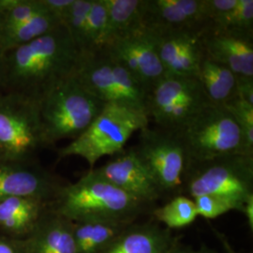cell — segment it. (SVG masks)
Listing matches in <instances>:
<instances>
[{"label": "cell", "instance_id": "cell-13", "mask_svg": "<svg viewBox=\"0 0 253 253\" xmlns=\"http://www.w3.org/2000/svg\"><path fill=\"white\" fill-rule=\"evenodd\" d=\"M166 75L196 77L204 55L201 32L145 27Z\"/></svg>", "mask_w": 253, "mask_h": 253}, {"label": "cell", "instance_id": "cell-16", "mask_svg": "<svg viewBox=\"0 0 253 253\" xmlns=\"http://www.w3.org/2000/svg\"><path fill=\"white\" fill-rule=\"evenodd\" d=\"M204 53L237 76L253 77V36L207 27L201 32Z\"/></svg>", "mask_w": 253, "mask_h": 253}, {"label": "cell", "instance_id": "cell-2", "mask_svg": "<svg viewBox=\"0 0 253 253\" xmlns=\"http://www.w3.org/2000/svg\"><path fill=\"white\" fill-rule=\"evenodd\" d=\"M145 206L90 170L77 182L67 183L51 209L73 222L90 219L131 222Z\"/></svg>", "mask_w": 253, "mask_h": 253}, {"label": "cell", "instance_id": "cell-34", "mask_svg": "<svg viewBox=\"0 0 253 253\" xmlns=\"http://www.w3.org/2000/svg\"><path fill=\"white\" fill-rule=\"evenodd\" d=\"M242 213H244L247 217L248 224L250 229L253 230V195H251L245 202Z\"/></svg>", "mask_w": 253, "mask_h": 253}, {"label": "cell", "instance_id": "cell-7", "mask_svg": "<svg viewBox=\"0 0 253 253\" xmlns=\"http://www.w3.org/2000/svg\"><path fill=\"white\" fill-rule=\"evenodd\" d=\"M74 75L86 90L105 104H118L148 115L147 92L103 50L80 54Z\"/></svg>", "mask_w": 253, "mask_h": 253}, {"label": "cell", "instance_id": "cell-14", "mask_svg": "<svg viewBox=\"0 0 253 253\" xmlns=\"http://www.w3.org/2000/svg\"><path fill=\"white\" fill-rule=\"evenodd\" d=\"M92 170L146 206L162 195L153 177L138 158L134 147L123 149L114 155L108 163Z\"/></svg>", "mask_w": 253, "mask_h": 253}, {"label": "cell", "instance_id": "cell-19", "mask_svg": "<svg viewBox=\"0 0 253 253\" xmlns=\"http://www.w3.org/2000/svg\"><path fill=\"white\" fill-rule=\"evenodd\" d=\"M172 249L168 231L154 224H131L101 253H169Z\"/></svg>", "mask_w": 253, "mask_h": 253}, {"label": "cell", "instance_id": "cell-33", "mask_svg": "<svg viewBox=\"0 0 253 253\" xmlns=\"http://www.w3.org/2000/svg\"><path fill=\"white\" fill-rule=\"evenodd\" d=\"M236 93L239 97L253 105V77L237 76Z\"/></svg>", "mask_w": 253, "mask_h": 253}, {"label": "cell", "instance_id": "cell-10", "mask_svg": "<svg viewBox=\"0 0 253 253\" xmlns=\"http://www.w3.org/2000/svg\"><path fill=\"white\" fill-rule=\"evenodd\" d=\"M134 150L162 194L183 191L188 160L176 132L146 126L140 130Z\"/></svg>", "mask_w": 253, "mask_h": 253}, {"label": "cell", "instance_id": "cell-32", "mask_svg": "<svg viewBox=\"0 0 253 253\" xmlns=\"http://www.w3.org/2000/svg\"><path fill=\"white\" fill-rule=\"evenodd\" d=\"M0 253H27V241L0 233Z\"/></svg>", "mask_w": 253, "mask_h": 253}, {"label": "cell", "instance_id": "cell-8", "mask_svg": "<svg viewBox=\"0 0 253 253\" xmlns=\"http://www.w3.org/2000/svg\"><path fill=\"white\" fill-rule=\"evenodd\" d=\"M43 148L39 101L0 92V162L37 161Z\"/></svg>", "mask_w": 253, "mask_h": 253}, {"label": "cell", "instance_id": "cell-26", "mask_svg": "<svg viewBox=\"0 0 253 253\" xmlns=\"http://www.w3.org/2000/svg\"><path fill=\"white\" fill-rule=\"evenodd\" d=\"M154 217L170 229H178L189 226L198 217L193 200L176 195L162 208L154 211Z\"/></svg>", "mask_w": 253, "mask_h": 253}, {"label": "cell", "instance_id": "cell-17", "mask_svg": "<svg viewBox=\"0 0 253 253\" xmlns=\"http://www.w3.org/2000/svg\"><path fill=\"white\" fill-rule=\"evenodd\" d=\"M51 203L32 196H14L0 201V233L27 239L50 209Z\"/></svg>", "mask_w": 253, "mask_h": 253}, {"label": "cell", "instance_id": "cell-29", "mask_svg": "<svg viewBox=\"0 0 253 253\" xmlns=\"http://www.w3.org/2000/svg\"><path fill=\"white\" fill-rule=\"evenodd\" d=\"M192 200L195 204L198 216L208 219L220 217L232 210L241 211L233 201L219 196L202 195Z\"/></svg>", "mask_w": 253, "mask_h": 253}, {"label": "cell", "instance_id": "cell-5", "mask_svg": "<svg viewBox=\"0 0 253 253\" xmlns=\"http://www.w3.org/2000/svg\"><path fill=\"white\" fill-rule=\"evenodd\" d=\"M148 122L145 112L108 103L81 135L58 149V158L80 157L92 170L102 157L122 151L131 135L148 126Z\"/></svg>", "mask_w": 253, "mask_h": 253}, {"label": "cell", "instance_id": "cell-1", "mask_svg": "<svg viewBox=\"0 0 253 253\" xmlns=\"http://www.w3.org/2000/svg\"><path fill=\"white\" fill-rule=\"evenodd\" d=\"M79 59L80 53L67 29L60 26L5 54L1 92L40 101L75 72Z\"/></svg>", "mask_w": 253, "mask_h": 253}, {"label": "cell", "instance_id": "cell-12", "mask_svg": "<svg viewBox=\"0 0 253 253\" xmlns=\"http://www.w3.org/2000/svg\"><path fill=\"white\" fill-rule=\"evenodd\" d=\"M66 184L38 160L0 162V201L14 196H32L52 204Z\"/></svg>", "mask_w": 253, "mask_h": 253}, {"label": "cell", "instance_id": "cell-18", "mask_svg": "<svg viewBox=\"0 0 253 253\" xmlns=\"http://www.w3.org/2000/svg\"><path fill=\"white\" fill-rule=\"evenodd\" d=\"M26 241L27 253H77L73 221L56 214L51 207Z\"/></svg>", "mask_w": 253, "mask_h": 253}, {"label": "cell", "instance_id": "cell-25", "mask_svg": "<svg viewBox=\"0 0 253 253\" xmlns=\"http://www.w3.org/2000/svg\"><path fill=\"white\" fill-rule=\"evenodd\" d=\"M107 8L104 0H93L86 20L82 54H93L104 49L107 42Z\"/></svg>", "mask_w": 253, "mask_h": 253}, {"label": "cell", "instance_id": "cell-31", "mask_svg": "<svg viewBox=\"0 0 253 253\" xmlns=\"http://www.w3.org/2000/svg\"><path fill=\"white\" fill-rule=\"evenodd\" d=\"M44 9L57 19L63 26L64 21L67 17L74 0H41Z\"/></svg>", "mask_w": 253, "mask_h": 253}, {"label": "cell", "instance_id": "cell-11", "mask_svg": "<svg viewBox=\"0 0 253 253\" xmlns=\"http://www.w3.org/2000/svg\"><path fill=\"white\" fill-rule=\"evenodd\" d=\"M103 51L121 64L147 94L166 76L153 41L145 27L109 42Z\"/></svg>", "mask_w": 253, "mask_h": 253}, {"label": "cell", "instance_id": "cell-6", "mask_svg": "<svg viewBox=\"0 0 253 253\" xmlns=\"http://www.w3.org/2000/svg\"><path fill=\"white\" fill-rule=\"evenodd\" d=\"M183 191L190 198L215 195L233 201L242 212L253 195V155H234L188 163Z\"/></svg>", "mask_w": 253, "mask_h": 253}, {"label": "cell", "instance_id": "cell-22", "mask_svg": "<svg viewBox=\"0 0 253 253\" xmlns=\"http://www.w3.org/2000/svg\"><path fill=\"white\" fill-rule=\"evenodd\" d=\"M104 2L108 18L106 45L143 27V0H104Z\"/></svg>", "mask_w": 253, "mask_h": 253}, {"label": "cell", "instance_id": "cell-30", "mask_svg": "<svg viewBox=\"0 0 253 253\" xmlns=\"http://www.w3.org/2000/svg\"><path fill=\"white\" fill-rule=\"evenodd\" d=\"M224 106L235 118L244 133L247 144L253 150V105L236 95Z\"/></svg>", "mask_w": 253, "mask_h": 253}, {"label": "cell", "instance_id": "cell-9", "mask_svg": "<svg viewBox=\"0 0 253 253\" xmlns=\"http://www.w3.org/2000/svg\"><path fill=\"white\" fill-rule=\"evenodd\" d=\"M210 101L196 77L166 75L149 92L148 116L159 127L178 132Z\"/></svg>", "mask_w": 253, "mask_h": 253}, {"label": "cell", "instance_id": "cell-4", "mask_svg": "<svg viewBox=\"0 0 253 253\" xmlns=\"http://www.w3.org/2000/svg\"><path fill=\"white\" fill-rule=\"evenodd\" d=\"M176 133L188 163L234 155H253L241 127L222 105L209 104Z\"/></svg>", "mask_w": 253, "mask_h": 253}, {"label": "cell", "instance_id": "cell-27", "mask_svg": "<svg viewBox=\"0 0 253 253\" xmlns=\"http://www.w3.org/2000/svg\"><path fill=\"white\" fill-rule=\"evenodd\" d=\"M44 11L41 0H0V29L18 25Z\"/></svg>", "mask_w": 253, "mask_h": 253}, {"label": "cell", "instance_id": "cell-15", "mask_svg": "<svg viewBox=\"0 0 253 253\" xmlns=\"http://www.w3.org/2000/svg\"><path fill=\"white\" fill-rule=\"evenodd\" d=\"M208 22L207 0H143V27L203 31Z\"/></svg>", "mask_w": 253, "mask_h": 253}, {"label": "cell", "instance_id": "cell-24", "mask_svg": "<svg viewBox=\"0 0 253 253\" xmlns=\"http://www.w3.org/2000/svg\"><path fill=\"white\" fill-rule=\"evenodd\" d=\"M208 27L220 31L253 36V0H239L238 5L234 9L210 19Z\"/></svg>", "mask_w": 253, "mask_h": 253}, {"label": "cell", "instance_id": "cell-20", "mask_svg": "<svg viewBox=\"0 0 253 253\" xmlns=\"http://www.w3.org/2000/svg\"><path fill=\"white\" fill-rule=\"evenodd\" d=\"M131 222L90 219L73 222L77 253H101L122 235Z\"/></svg>", "mask_w": 253, "mask_h": 253}, {"label": "cell", "instance_id": "cell-21", "mask_svg": "<svg viewBox=\"0 0 253 253\" xmlns=\"http://www.w3.org/2000/svg\"><path fill=\"white\" fill-rule=\"evenodd\" d=\"M196 78L211 104L224 106L237 95V75L204 53Z\"/></svg>", "mask_w": 253, "mask_h": 253}, {"label": "cell", "instance_id": "cell-28", "mask_svg": "<svg viewBox=\"0 0 253 253\" xmlns=\"http://www.w3.org/2000/svg\"><path fill=\"white\" fill-rule=\"evenodd\" d=\"M92 4L93 0H74L73 6L64 21L63 27L67 29L80 54L83 53L84 47L86 20Z\"/></svg>", "mask_w": 253, "mask_h": 253}, {"label": "cell", "instance_id": "cell-3", "mask_svg": "<svg viewBox=\"0 0 253 253\" xmlns=\"http://www.w3.org/2000/svg\"><path fill=\"white\" fill-rule=\"evenodd\" d=\"M105 105L82 85L74 73L56 84L39 101L45 148L64 139L79 137Z\"/></svg>", "mask_w": 253, "mask_h": 253}, {"label": "cell", "instance_id": "cell-36", "mask_svg": "<svg viewBox=\"0 0 253 253\" xmlns=\"http://www.w3.org/2000/svg\"><path fill=\"white\" fill-rule=\"evenodd\" d=\"M169 253H195V252H190V251H174V249H172V251Z\"/></svg>", "mask_w": 253, "mask_h": 253}, {"label": "cell", "instance_id": "cell-35", "mask_svg": "<svg viewBox=\"0 0 253 253\" xmlns=\"http://www.w3.org/2000/svg\"><path fill=\"white\" fill-rule=\"evenodd\" d=\"M5 52L0 48V92L2 91V83L4 76V64H5Z\"/></svg>", "mask_w": 253, "mask_h": 253}, {"label": "cell", "instance_id": "cell-23", "mask_svg": "<svg viewBox=\"0 0 253 253\" xmlns=\"http://www.w3.org/2000/svg\"><path fill=\"white\" fill-rule=\"evenodd\" d=\"M62 26L47 10L18 25L0 29V48L9 52Z\"/></svg>", "mask_w": 253, "mask_h": 253}]
</instances>
